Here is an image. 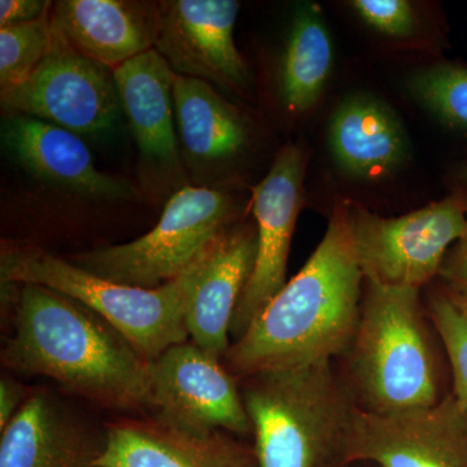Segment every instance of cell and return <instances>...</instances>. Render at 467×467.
Segmentation results:
<instances>
[{"label":"cell","instance_id":"2e32d148","mask_svg":"<svg viewBox=\"0 0 467 467\" xmlns=\"http://www.w3.org/2000/svg\"><path fill=\"white\" fill-rule=\"evenodd\" d=\"M5 149L34 177L57 186L101 196L128 198L133 187L95 167L78 134L26 115H11L2 126Z\"/></svg>","mask_w":467,"mask_h":467},{"label":"cell","instance_id":"d4e9b609","mask_svg":"<svg viewBox=\"0 0 467 467\" xmlns=\"http://www.w3.org/2000/svg\"><path fill=\"white\" fill-rule=\"evenodd\" d=\"M352 7L368 26L386 36L407 38L416 32V14L405 0H355Z\"/></svg>","mask_w":467,"mask_h":467},{"label":"cell","instance_id":"9a60e30c","mask_svg":"<svg viewBox=\"0 0 467 467\" xmlns=\"http://www.w3.org/2000/svg\"><path fill=\"white\" fill-rule=\"evenodd\" d=\"M51 21L77 51L113 70L155 47L160 3L60 0L51 7Z\"/></svg>","mask_w":467,"mask_h":467},{"label":"cell","instance_id":"30bf717a","mask_svg":"<svg viewBox=\"0 0 467 467\" xmlns=\"http://www.w3.org/2000/svg\"><path fill=\"white\" fill-rule=\"evenodd\" d=\"M467 467V408L451 393L432 407L379 414L359 409L346 465Z\"/></svg>","mask_w":467,"mask_h":467},{"label":"cell","instance_id":"7402d4cb","mask_svg":"<svg viewBox=\"0 0 467 467\" xmlns=\"http://www.w3.org/2000/svg\"><path fill=\"white\" fill-rule=\"evenodd\" d=\"M409 91L442 124L467 133V67L439 64L414 73Z\"/></svg>","mask_w":467,"mask_h":467},{"label":"cell","instance_id":"484cf974","mask_svg":"<svg viewBox=\"0 0 467 467\" xmlns=\"http://www.w3.org/2000/svg\"><path fill=\"white\" fill-rule=\"evenodd\" d=\"M439 275L444 282L445 292L467 309V218L465 230L448 252Z\"/></svg>","mask_w":467,"mask_h":467},{"label":"cell","instance_id":"d6986e66","mask_svg":"<svg viewBox=\"0 0 467 467\" xmlns=\"http://www.w3.org/2000/svg\"><path fill=\"white\" fill-rule=\"evenodd\" d=\"M335 161L358 178L382 177L409 158V140L399 117L370 95H352L342 101L328 128Z\"/></svg>","mask_w":467,"mask_h":467},{"label":"cell","instance_id":"ba28073f","mask_svg":"<svg viewBox=\"0 0 467 467\" xmlns=\"http://www.w3.org/2000/svg\"><path fill=\"white\" fill-rule=\"evenodd\" d=\"M0 98L12 115L36 117L84 137L112 130L121 107L112 70L77 51L55 27L42 63Z\"/></svg>","mask_w":467,"mask_h":467},{"label":"cell","instance_id":"ac0fdd59","mask_svg":"<svg viewBox=\"0 0 467 467\" xmlns=\"http://www.w3.org/2000/svg\"><path fill=\"white\" fill-rule=\"evenodd\" d=\"M119 104L140 153L159 164H177L173 84L175 73L155 48L112 70Z\"/></svg>","mask_w":467,"mask_h":467},{"label":"cell","instance_id":"4fadbf2b","mask_svg":"<svg viewBox=\"0 0 467 467\" xmlns=\"http://www.w3.org/2000/svg\"><path fill=\"white\" fill-rule=\"evenodd\" d=\"M106 447V423L36 389L0 431V467H99Z\"/></svg>","mask_w":467,"mask_h":467},{"label":"cell","instance_id":"83f0119b","mask_svg":"<svg viewBox=\"0 0 467 467\" xmlns=\"http://www.w3.org/2000/svg\"><path fill=\"white\" fill-rule=\"evenodd\" d=\"M32 389L17 382L14 378L3 376L0 380V431L5 429L16 416Z\"/></svg>","mask_w":467,"mask_h":467},{"label":"cell","instance_id":"e0dca14e","mask_svg":"<svg viewBox=\"0 0 467 467\" xmlns=\"http://www.w3.org/2000/svg\"><path fill=\"white\" fill-rule=\"evenodd\" d=\"M256 251V229L241 227L223 234L187 310L190 340L220 361L232 346L230 327L254 270Z\"/></svg>","mask_w":467,"mask_h":467},{"label":"cell","instance_id":"cb8c5ba5","mask_svg":"<svg viewBox=\"0 0 467 467\" xmlns=\"http://www.w3.org/2000/svg\"><path fill=\"white\" fill-rule=\"evenodd\" d=\"M430 309L450 358L453 395L467 408V309L445 291L431 297Z\"/></svg>","mask_w":467,"mask_h":467},{"label":"cell","instance_id":"603a6c76","mask_svg":"<svg viewBox=\"0 0 467 467\" xmlns=\"http://www.w3.org/2000/svg\"><path fill=\"white\" fill-rule=\"evenodd\" d=\"M51 9L30 23L0 27V88H16L29 78L50 50Z\"/></svg>","mask_w":467,"mask_h":467},{"label":"cell","instance_id":"277c9868","mask_svg":"<svg viewBox=\"0 0 467 467\" xmlns=\"http://www.w3.org/2000/svg\"><path fill=\"white\" fill-rule=\"evenodd\" d=\"M217 242L182 275L156 288L107 281L34 245L3 251L0 275L2 284L45 285L78 300L115 326L144 359L152 361L169 347L190 339L187 310Z\"/></svg>","mask_w":467,"mask_h":467},{"label":"cell","instance_id":"4316f807","mask_svg":"<svg viewBox=\"0 0 467 467\" xmlns=\"http://www.w3.org/2000/svg\"><path fill=\"white\" fill-rule=\"evenodd\" d=\"M50 2L42 0H2L0 2V26L2 27L30 23L50 11Z\"/></svg>","mask_w":467,"mask_h":467},{"label":"cell","instance_id":"8992f818","mask_svg":"<svg viewBox=\"0 0 467 467\" xmlns=\"http://www.w3.org/2000/svg\"><path fill=\"white\" fill-rule=\"evenodd\" d=\"M233 217L234 202L227 193L186 186L169 199L158 225L146 235L73 254L67 261L115 284L160 287L182 275L229 232Z\"/></svg>","mask_w":467,"mask_h":467},{"label":"cell","instance_id":"ffe728a7","mask_svg":"<svg viewBox=\"0 0 467 467\" xmlns=\"http://www.w3.org/2000/svg\"><path fill=\"white\" fill-rule=\"evenodd\" d=\"M173 99L181 143L193 161H225L247 147L244 119L208 82L175 75Z\"/></svg>","mask_w":467,"mask_h":467},{"label":"cell","instance_id":"3957f363","mask_svg":"<svg viewBox=\"0 0 467 467\" xmlns=\"http://www.w3.org/2000/svg\"><path fill=\"white\" fill-rule=\"evenodd\" d=\"M259 467L346 466L358 408L331 362L242 378Z\"/></svg>","mask_w":467,"mask_h":467},{"label":"cell","instance_id":"5bb4252c","mask_svg":"<svg viewBox=\"0 0 467 467\" xmlns=\"http://www.w3.org/2000/svg\"><path fill=\"white\" fill-rule=\"evenodd\" d=\"M99 467H259L254 447L230 432H192L150 416L107 422Z\"/></svg>","mask_w":467,"mask_h":467},{"label":"cell","instance_id":"8fae6325","mask_svg":"<svg viewBox=\"0 0 467 467\" xmlns=\"http://www.w3.org/2000/svg\"><path fill=\"white\" fill-rule=\"evenodd\" d=\"M304 152L296 144L279 150L269 173L254 189L257 251L254 270L234 315L238 340L285 285L292 235L303 207Z\"/></svg>","mask_w":467,"mask_h":467},{"label":"cell","instance_id":"9c48e42d","mask_svg":"<svg viewBox=\"0 0 467 467\" xmlns=\"http://www.w3.org/2000/svg\"><path fill=\"white\" fill-rule=\"evenodd\" d=\"M147 416L186 431L252 432L238 379L190 339L150 361Z\"/></svg>","mask_w":467,"mask_h":467},{"label":"cell","instance_id":"7c38bea8","mask_svg":"<svg viewBox=\"0 0 467 467\" xmlns=\"http://www.w3.org/2000/svg\"><path fill=\"white\" fill-rule=\"evenodd\" d=\"M239 3L234 0H173L160 3L155 50L175 75L241 90L248 67L234 41Z\"/></svg>","mask_w":467,"mask_h":467},{"label":"cell","instance_id":"6da1fadb","mask_svg":"<svg viewBox=\"0 0 467 467\" xmlns=\"http://www.w3.org/2000/svg\"><path fill=\"white\" fill-rule=\"evenodd\" d=\"M348 204H337L318 247L223 359L236 379L309 367L348 353L358 330L362 281Z\"/></svg>","mask_w":467,"mask_h":467},{"label":"cell","instance_id":"7a4b0ae2","mask_svg":"<svg viewBox=\"0 0 467 467\" xmlns=\"http://www.w3.org/2000/svg\"><path fill=\"white\" fill-rule=\"evenodd\" d=\"M15 285L14 331L0 353L3 368L51 378L100 407L147 416L150 361L115 326L61 292Z\"/></svg>","mask_w":467,"mask_h":467},{"label":"cell","instance_id":"f1b7e54d","mask_svg":"<svg viewBox=\"0 0 467 467\" xmlns=\"http://www.w3.org/2000/svg\"><path fill=\"white\" fill-rule=\"evenodd\" d=\"M459 183L461 186L460 190L467 192V161L461 167L459 171Z\"/></svg>","mask_w":467,"mask_h":467},{"label":"cell","instance_id":"44dd1931","mask_svg":"<svg viewBox=\"0 0 467 467\" xmlns=\"http://www.w3.org/2000/svg\"><path fill=\"white\" fill-rule=\"evenodd\" d=\"M333 43L317 5H306L295 15L281 63V95L295 113L312 109L333 67Z\"/></svg>","mask_w":467,"mask_h":467},{"label":"cell","instance_id":"5b68a950","mask_svg":"<svg viewBox=\"0 0 467 467\" xmlns=\"http://www.w3.org/2000/svg\"><path fill=\"white\" fill-rule=\"evenodd\" d=\"M365 285L348 350L350 376L364 410L392 414L432 407L441 399L420 288L368 281Z\"/></svg>","mask_w":467,"mask_h":467},{"label":"cell","instance_id":"52a82bcc","mask_svg":"<svg viewBox=\"0 0 467 467\" xmlns=\"http://www.w3.org/2000/svg\"><path fill=\"white\" fill-rule=\"evenodd\" d=\"M353 244L365 279L420 288L439 275L448 252L466 226L462 190L405 216L384 218L349 205Z\"/></svg>","mask_w":467,"mask_h":467}]
</instances>
